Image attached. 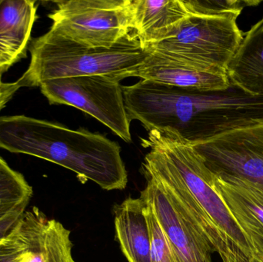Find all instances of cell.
I'll return each instance as SVG.
<instances>
[{
    "label": "cell",
    "mask_w": 263,
    "mask_h": 262,
    "mask_svg": "<svg viewBox=\"0 0 263 262\" xmlns=\"http://www.w3.org/2000/svg\"><path fill=\"white\" fill-rule=\"evenodd\" d=\"M142 146L150 150L143 175L159 179L222 262H258L254 251L213 183V174L192 145L152 131Z\"/></svg>",
    "instance_id": "cell-1"
},
{
    "label": "cell",
    "mask_w": 263,
    "mask_h": 262,
    "mask_svg": "<svg viewBox=\"0 0 263 262\" xmlns=\"http://www.w3.org/2000/svg\"><path fill=\"white\" fill-rule=\"evenodd\" d=\"M123 92L131 121L192 146L263 124V97L247 95L232 85L226 90L202 92L140 80L123 86Z\"/></svg>",
    "instance_id": "cell-2"
},
{
    "label": "cell",
    "mask_w": 263,
    "mask_h": 262,
    "mask_svg": "<svg viewBox=\"0 0 263 262\" xmlns=\"http://www.w3.org/2000/svg\"><path fill=\"white\" fill-rule=\"evenodd\" d=\"M0 149L55 163L75 172L81 183L92 181L104 190H123L127 186L121 147L99 132L7 115L0 117Z\"/></svg>",
    "instance_id": "cell-3"
},
{
    "label": "cell",
    "mask_w": 263,
    "mask_h": 262,
    "mask_svg": "<svg viewBox=\"0 0 263 262\" xmlns=\"http://www.w3.org/2000/svg\"><path fill=\"white\" fill-rule=\"evenodd\" d=\"M29 50L31 62L21 76L26 87L86 75H112L123 80L149 52L142 49L133 31L114 47L105 49L80 44L52 29L34 38Z\"/></svg>",
    "instance_id": "cell-4"
},
{
    "label": "cell",
    "mask_w": 263,
    "mask_h": 262,
    "mask_svg": "<svg viewBox=\"0 0 263 262\" xmlns=\"http://www.w3.org/2000/svg\"><path fill=\"white\" fill-rule=\"evenodd\" d=\"M237 18L191 14L176 35L149 49L202 70L227 74V66L243 38Z\"/></svg>",
    "instance_id": "cell-5"
},
{
    "label": "cell",
    "mask_w": 263,
    "mask_h": 262,
    "mask_svg": "<svg viewBox=\"0 0 263 262\" xmlns=\"http://www.w3.org/2000/svg\"><path fill=\"white\" fill-rule=\"evenodd\" d=\"M50 29L92 48L109 49L133 32L131 0L55 2Z\"/></svg>",
    "instance_id": "cell-6"
},
{
    "label": "cell",
    "mask_w": 263,
    "mask_h": 262,
    "mask_svg": "<svg viewBox=\"0 0 263 262\" xmlns=\"http://www.w3.org/2000/svg\"><path fill=\"white\" fill-rule=\"evenodd\" d=\"M120 78L86 75L43 82L40 90L51 105H66L89 114L117 136L130 143L131 120Z\"/></svg>",
    "instance_id": "cell-7"
},
{
    "label": "cell",
    "mask_w": 263,
    "mask_h": 262,
    "mask_svg": "<svg viewBox=\"0 0 263 262\" xmlns=\"http://www.w3.org/2000/svg\"><path fill=\"white\" fill-rule=\"evenodd\" d=\"M192 146L213 175L263 192V124Z\"/></svg>",
    "instance_id": "cell-8"
},
{
    "label": "cell",
    "mask_w": 263,
    "mask_h": 262,
    "mask_svg": "<svg viewBox=\"0 0 263 262\" xmlns=\"http://www.w3.org/2000/svg\"><path fill=\"white\" fill-rule=\"evenodd\" d=\"M146 186L140 197L154 212L178 262H212L213 249L189 219L168 189L157 178L144 175Z\"/></svg>",
    "instance_id": "cell-9"
},
{
    "label": "cell",
    "mask_w": 263,
    "mask_h": 262,
    "mask_svg": "<svg viewBox=\"0 0 263 262\" xmlns=\"http://www.w3.org/2000/svg\"><path fill=\"white\" fill-rule=\"evenodd\" d=\"M148 50L145 59L126 78L138 77L158 84L202 92L226 90L231 86L227 74L202 70L179 58L154 49Z\"/></svg>",
    "instance_id": "cell-10"
},
{
    "label": "cell",
    "mask_w": 263,
    "mask_h": 262,
    "mask_svg": "<svg viewBox=\"0 0 263 262\" xmlns=\"http://www.w3.org/2000/svg\"><path fill=\"white\" fill-rule=\"evenodd\" d=\"M18 227L29 253L27 262H77L72 257L70 231L48 218L38 208L25 211Z\"/></svg>",
    "instance_id": "cell-11"
},
{
    "label": "cell",
    "mask_w": 263,
    "mask_h": 262,
    "mask_svg": "<svg viewBox=\"0 0 263 262\" xmlns=\"http://www.w3.org/2000/svg\"><path fill=\"white\" fill-rule=\"evenodd\" d=\"M133 31L142 49L174 36L191 15L185 0H131Z\"/></svg>",
    "instance_id": "cell-12"
},
{
    "label": "cell",
    "mask_w": 263,
    "mask_h": 262,
    "mask_svg": "<svg viewBox=\"0 0 263 262\" xmlns=\"http://www.w3.org/2000/svg\"><path fill=\"white\" fill-rule=\"evenodd\" d=\"M213 183L251 245L258 262H263V192L213 174Z\"/></svg>",
    "instance_id": "cell-13"
},
{
    "label": "cell",
    "mask_w": 263,
    "mask_h": 262,
    "mask_svg": "<svg viewBox=\"0 0 263 262\" xmlns=\"http://www.w3.org/2000/svg\"><path fill=\"white\" fill-rule=\"evenodd\" d=\"M37 18L36 1L1 0L0 73L26 58L32 27Z\"/></svg>",
    "instance_id": "cell-14"
},
{
    "label": "cell",
    "mask_w": 263,
    "mask_h": 262,
    "mask_svg": "<svg viewBox=\"0 0 263 262\" xmlns=\"http://www.w3.org/2000/svg\"><path fill=\"white\" fill-rule=\"evenodd\" d=\"M116 238L128 262H151V234L146 205L129 198L114 207Z\"/></svg>",
    "instance_id": "cell-15"
},
{
    "label": "cell",
    "mask_w": 263,
    "mask_h": 262,
    "mask_svg": "<svg viewBox=\"0 0 263 262\" xmlns=\"http://www.w3.org/2000/svg\"><path fill=\"white\" fill-rule=\"evenodd\" d=\"M227 75L232 86L247 95L263 97V18L244 34Z\"/></svg>",
    "instance_id": "cell-16"
},
{
    "label": "cell",
    "mask_w": 263,
    "mask_h": 262,
    "mask_svg": "<svg viewBox=\"0 0 263 262\" xmlns=\"http://www.w3.org/2000/svg\"><path fill=\"white\" fill-rule=\"evenodd\" d=\"M32 189L20 172L0 156V221L23 206H27Z\"/></svg>",
    "instance_id": "cell-17"
},
{
    "label": "cell",
    "mask_w": 263,
    "mask_h": 262,
    "mask_svg": "<svg viewBox=\"0 0 263 262\" xmlns=\"http://www.w3.org/2000/svg\"><path fill=\"white\" fill-rule=\"evenodd\" d=\"M190 13L205 15H239L247 7L256 6L261 1L248 0H185Z\"/></svg>",
    "instance_id": "cell-18"
},
{
    "label": "cell",
    "mask_w": 263,
    "mask_h": 262,
    "mask_svg": "<svg viewBox=\"0 0 263 262\" xmlns=\"http://www.w3.org/2000/svg\"><path fill=\"white\" fill-rule=\"evenodd\" d=\"M146 216L151 234V262H178L171 245L154 212L146 204Z\"/></svg>",
    "instance_id": "cell-19"
},
{
    "label": "cell",
    "mask_w": 263,
    "mask_h": 262,
    "mask_svg": "<svg viewBox=\"0 0 263 262\" xmlns=\"http://www.w3.org/2000/svg\"><path fill=\"white\" fill-rule=\"evenodd\" d=\"M28 260L27 248L20 236L17 223L9 233L0 238V262H27Z\"/></svg>",
    "instance_id": "cell-20"
},
{
    "label": "cell",
    "mask_w": 263,
    "mask_h": 262,
    "mask_svg": "<svg viewBox=\"0 0 263 262\" xmlns=\"http://www.w3.org/2000/svg\"><path fill=\"white\" fill-rule=\"evenodd\" d=\"M23 87H26V86L22 77L14 83H4L0 73V111L6 107L16 92Z\"/></svg>",
    "instance_id": "cell-21"
},
{
    "label": "cell",
    "mask_w": 263,
    "mask_h": 262,
    "mask_svg": "<svg viewBox=\"0 0 263 262\" xmlns=\"http://www.w3.org/2000/svg\"><path fill=\"white\" fill-rule=\"evenodd\" d=\"M27 206H23L20 209L15 210V212L11 213L9 216L0 221V238L6 235L10 232L11 229L15 226L20 221L22 215L24 213Z\"/></svg>",
    "instance_id": "cell-22"
},
{
    "label": "cell",
    "mask_w": 263,
    "mask_h": 262,
    "mask_svg": "<svg viewBox=\"0 0 263 262\" xmlns=\"http://www.w3.org/2000/svg\"><path fill=\"white\" fill-rule=\"evenodd\" d=\"M0 3H1V0H0Z\"/></svg>",
    "instance_id": "cell-23"
}]
</instances>
